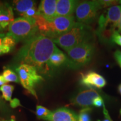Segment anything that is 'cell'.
Wrapping results in <instances>:
<instances>
[{
    "label": "cell",
    "mask_w": 121,
    "mask_h": 121,
    "mask_svg": "<svg viewBox=\"0 0 121 121\" xmlns=\"http://www.w3.org/2000/svg\"><path fill=\"white\" fill-rule=\"evenodd\" d=\"M58 50L52 39L42 34H37L25 42L16 54L15 60L19 65L32 66L38 72H46L51 68L50 57Z\"/></svg>",
    "instance_id": "6da1fadb"
},
{
    "label": "cell",
    "mask_w": 121,
    "mask_h": 121,
    "mask_svg": "<svg viewBox=\"0 0 121 121\" xmlns=\"http://www.w3.org/2000/svg\"><path fill=\"white\" fill-rule=\"evenodd\" d=\"M34 19L35 20L40 34L52 40L67 33L76 23L73 16H56L48 21L37 13Z\"/></svg>",
    "instance_id": "7a4b0ae2"
},
{
    "label": "cell",
    "mask_w": 121,
    "mask_h": 121,
    "mask_svg": "<svg viewBox=\"0 0 121 121\" xmlns=\"http://www.w3.org/2000/svg\"><path fill=\"white\" fill-rule=\"evenodd\" d=\"M121 19V4L109 7L105 14L100 16L97 34L103 42H111L113 33L117 31L116 29L120 30Z\"/></svg>",
    "instance_id": "3957f363"
},
{
    "label": "cell",
    "mask_w": 121,
    "mask_h": 121,
    "mask_svg": "<svg viewBox=\"0 0 121 121\" xmlns=\"http://www.w3.org/2000/svg\"><path fill=\"white\" fill-rule=\"evenodd\" d=\"M91 37V32L88 25L76 22L70 30L53 40L54 43L67 51L74 47L89 42Z\"/></svg>",
    "instance_id": "277c9868"
},
{
    "label": "cell",
    "mask_w": 121,
    "mask_h": 121,
    "mask_svg": "<svg viewBox=\"0 0 121 121\" xmlns=\"http://www.w3.org/2000/svg\"><path fill=\"white\" fill-rule=\"evenodd\" d=\"M38 28L34 18L20 17L15 19L9 26V35L15 39L16 42L25 41L37 34Z\"/></svg>",
    "instance_id": "5b68a950"
},
{
    "label": "cell",
    "mask_w": 121,
    "mask_h": 121,
    "mask_svg": "<svg viewBox=\"0 0 121 121\" xmlns=\"http://www.w3.org/2000/svg\"><path fill=\"white\" fill-rule=\"evenodd\" d=\"M16 71L24 88L38 99L34 87L37 84L43 81V78L38 73L37 69L27 64H20L16 69Z\"/></svg>",
    "instance_id": "8992f818"
},
{
    "label": "cell",
    "mask_w": 121,
    "mask_h": 121,
    "mask_svg": "<svg viewBox=\"0 0 121 121\" xmlns=\"http://www.w3.org/2000/svg\"><path fill=\"white\" fill-rule=\"evenodd\" d=\"M94 48L93 44L89 41L67 50L66 52L71 59V67H81L90 62L94 53Z\"/></svg>",
    "instance_id": "52a82bcc"
},
{
    "label": "cell",
    "mask_w": 121,
    "mask_h": 121,
    "mask_svg": "<svg viewBox=\"0 0 121 121\" xmlns=\"http://www.w3.org/2000/svg\"><path fill=\"white\" fill-rule=\"evenodd\" d=\"M102 9L99 1H85L78 2L75 10L78 22L88 25L94 20L98 11Z\"/></svg>",
    "instance_id": "ba28073f"
},
{
    "label": "cell",
    "mask_w": 121,
    "mask_h": 121,
    "mask_svg": "<svg viewBox=\"0 0 121 121\" xmlns=\"http://www.w3.org/2000/svg\"><path fill=\"white\" fill-rule=\"evenodd\" d=\"M101 96L95 89L89 88L80 91L71 99V104L78 107L87 108L93 105L95 98Z\"/></svg>",
    "instance_id": "9c48e42d"
},
{
    "label": "cell",
    "mask_w": 121,
    "mask_h": 121,
    "mask_svg": "<svg viewBox=\"0 0 121 121\" xmlns=\"http://www.w3.org/2000/svg\"><path fill=\"white\" fill-rule=\"evenodd\" d=\"M80 83L87 87L101 89L106 85L107 81L100 74L94 71H90L81 75Z\"/></svg>",
    "instance_id": "30bf717a"
},
{
    "label": "cell",
    "mask_w": 121,
    "mask_h": 121,
    "mask_svg": "<svg viewBox=\"0 0 121 121\" xmlns=\"http://www.w3.org/2000/svg\"><path fill=\"white\" fill-rule=\"evenodd\" d=\"M78 4L75 0H57L56 16H73Z\"/></svg>",
    "instance_id": "8fae6325"
},
{
    "label": "cell",
    "mask_w": 121,
    "mask_h": 121,
    "mask_svg": "<svg viewBox=\"0 0 121 121\" xmlns=\"http://www.w3.org/2000/svg\"><path fill=\"white\" fill-rule=\"evenodd\" d=\"M56 0H42L37 10V13L49 21L56 16Z\"/></svg>",
    "instance_id": "7c38bea8"
},
{
    "label": "cell",
    "mask_w": 121,
    "mask_h": 121,
    "mask_svg": "<svg viewBox=\"0 0 121 121\" xmlns=\"http://www.w3.org/2000/svg\"><path fill=\"white\" fill-rule=\"evenodd\" d=\"M48 121H78V116L66 108H60L52 112Z\"/></svg>",
    "instance_id": "4fadbf2b"
},
{
    "label": "cell",
    "mask_w": 121,
    "mask_h": 121,
    "mask_svg": "<svg viewBox=\"0 0 121 121\" xmlns=\"http://www.w3.org/2000/svg\"><path fill=\"white\" fill-rule=\"evenodd\" d=\"M14 20L13 7L5 3L0 13V31L4 30L10 26Z\"/></svg>",
    "instance_id": "5bb4252c"
},
{
    "label": "cell",
    "mask_w": 121,
    "mask_h": 121,
    "mask_svg": "<svg viewBox=\"0 0 121 121\" xmlns=\"http://www.w3.org/2000/svg\"><path fill=\"white\" fill-rule=\"evenodd\" d=\"M64 64H67L71 66L70 60H68L67 56L60 49L54 52L50 57L49 65L51 68L59 67Z\"/></svg>",
    "instance_id": "9a60e30c"
},
{
    "label": "cell",
    "mask_w": 121,
    "mask_h": 121,
    "mask_svg": "<svg viewBox=\"0 0 121 121\" xmlns=\"http://www.w3.org/2000/svg\"><path fill=\"white\" fill-rule=\"evenodd\" d=\"M13 7L16 12L22 14L29 9L35 7L36 2L32 0H17L13 1Z\"/></svg>",
    "instance_id": "2e32d148"
},
{
    "label": "cell",
    "mask_w": 121,
    "mask_h": 121,
    "mask_svg": "<svg viewBox=\"0 0 121 121\" xmlns=\"http://www.w3.org/2000/svg\"><path fill=\"white\" fill-rule=\"evenodd\" d=\"M14 86L10 84H4L0 87V91L2 93V98L7 102H11Z\"/></svg>",
    "instance_id": "e0dca14e"
},
{
    "label": "cell",
    "mask_w": 121,
    "mask_h": 121,
    "mask_svg": "<svg viewBox=\"0 0 121 121\" xmlns=\"http://www.w3.org/2000/svg\"><path fill=\"white\" fill-rule=\"evenodd\" d=\"M52 112L48 109L42 105H37L36 108V115L38 119H44V120H49Z\"/></svg>",
    "instance_id": "ac0fdd59"
},
{
    "label": "cell",
    "mask_w": 121,
    "mask_h": 121,
    "mask_svg": "<svg viewBox=\"0 0 121 121\" xmlns=\"http://www.w3.org/2000/svg\"><path fill=\"white\" fill-rule=\"evenodd\" d=\"M2 75L7 82H14L20 83L18 75L11 69H4L2 72Z\"/></svg>",
    "instance_id": "d6986e66"
},
{
    "label": "cell",
    "mask_w": 121,
    "mask_h": 121,
    "mask_svg": "<svg viewBox=\"0 0 121 121\" xmlns=\"http://www.w3.org/2000/svg\"><path fill=\"white\" fill-rule=\"evenodd\" d=\"M91 110L90 107L84 108L80 110L78 116V121H91L90 112Z\"/></svg>",
    "instance_id": "ffe728a7"
},
{
    "label": "cell",
    "mask_w": 121,
    "mask_h": 121,
    "mask_svg": "<svg viewBox=\"0 0 121 121\" xmlns=\"http://www.w3.org/2000/svg\"><path fill=\"white\" fill-rule=\"evenodd\" d=\"M37 10H36L35 7H33L32 8L29 9L28 11L25 12L22 14H21V16L24 17H28V18H34V16L37 15Z\"/></svg>",
    "instance_id": "44dd1931"
},
{
    "label": "cell",
    "mask_w": 121,
    "mask_h": 121,
    "mask_svg": "<svg viewBox=\"0 0 121 121\" xmlns=\"http://www.w3.org/2000/svg\"><path fill=\"white\" fill-rule=\"evenodd\" d=\"M100 4L102 8L103 7H108V6H116V4L119 3L120 1H111V0H104V1H99Z\"/></svg>",
    "instance_id": "7402d4cb"
},
{
    "label": "cell",
    "mask_w": 121,
    "mask_h": 121,
    "mask_svg": "<svg viewBox=\"0 0 121 121\" xmlns=\"http://www.w3.org/2000/svg\"><path fill=\"white\" fill-rule=\"evenodd\" d=\"M111 42L121 46V35L119 34L118 31H115L113 33L111 38Z\"/></svg>",
    "instance_id": "603a6c76"
},
{
    "label": "cell",
    "mask_w": 121,
    "mask_h": 121,
    "mask_svg": "<svg viewBox=\"0 0 121 121\" xmlns=\"http://www.w3.org/2000/svg\"><path fill=\"white\" fill-rule=\"evenodd\" d=\"M6 34L4 33H0V56H2L3 54L8 53L10 52L6 48L4 47L2 43V39L4 38Z\"/></svg>",
    "instance_id": "cb8c5ba5"
},
{
    "label": "cell",
    "mask_w": 121,
    "mask_h": 121,
    "mask_svg": "<svg viewBox=\"0 0 121 121\" xmlns=\"http://www.w3.org/2000/svg\"><path fill=\"white\" fill-rule=\"evenodd\" d=\"M0 112L3 113H7L10 112V109L4 101L1 95H0Z\"/></svg>",
    "instance_id": "d4e9b609"
},
{
    "label": "cell",
    "mask_w": 121,
    "mask_h": 121,
    "mask_svg": "<svg viewBox=\"0 0 121 121\" xmlns=\"http://www.w3.org/2000/svg\"><path fill=\"white\" fill-rule=\"evenodd\" d=\"M104 104L103 99L102 96H99V97H98L95 98L93 102V105L95 106L96 107H101L102 106H103Z\"/></svg>",
    "instance_id": "484cf974"
},
{
    "label": "cell",
    "mask_w": 121,
    "mask_h": 121,
    "mask_svg": "<svg viewBox=\"0 0 121 121\" xmlns=\"http://www.w3.org/2000/svg\"><path fill=\"white\" fill-rule=\"evenodd\" d=\"M103 107V113L104 114V118H104V120H103V121L99 120L98 121H113L112 120V119L110 117L109 114L108 110H107V109H106V108H105V104H104V105Z\"/></svg>",
    "instance_id": "4316f807"
},
{
    "label": "cell",
    "mask_w": 121,
    "mask_h": 121,
    "mask_svg": "<svg viewBox=\"0 0 121 121\" xmlns=\"http://www.w3.org/2000/svg\"><path fill=\"white\" fill-rule=\"evenodd\" d=\"M10 103V105L12 108H16L18 106H20L21 104L20 103V101L16 98H15L13 100H11Z\"/></svg>",
    "instance_id": "83f0119b"
},
{
    "label": "cell",
    "mask_w": 121,
    "mask_h": 121,
    "mask_svg": "<svg viewBox=\"0 0 121 121\" xmlns=\"http://www.w3.org/2000/svg\"><path fill=\"white\" fill-rule=\"evenodd\" d=\"M7 82L6 81L5 79L4 78V77L3 76L2 74H0V86H2L4 85V84H6Z\"/></svg>",
    "instance_id": "f1b7e54d"
},
{
    "label": "cell",
    "mask_w": 121,
    "mask_h": 121,
    "mask_svg": "<svg viewBox=\"0 0 121 121\" xmlns=\"http://www.w3.org/2000/svg\"><path fill=\"white\" fill-rule=\"evenodd\" d=\"M114 57L116 59H121V52L120 51H116L114 53Z\"/></svg>",
    "instance_id": "f546056e"
},
{
    "label": "cell",
    "mask_w": 121,
    "mask_h": 121,
    "mask_svg": "<svg viewBox=\"0 0 121 121\" xmlns=\"http://www.w3.org/2000/svg\"><path fill=\"white\" fill-rule=\"evenodd\" d=\"M0 121H16V120H15V117L13 116H11V119H10V120H4V119H1V120H0Z\"/></svg>",
    "instance_id": "4dcf8cb0"
},
{
    "label": "cell",
    "mask_w": 121,
    "mask_h": 121,
    "mask_svg": "<svg viewBox=\"0 0 121 121\" xmlns=\"http://www.w3.org/2000/svg\"><path fill=\"white\" fill-rule=\"evenodd\" d=\"M4 3L0 2V13H1V11H2L3 8H4Z\"/></svg>",
    "instance_id": "1f68e13d"
},
{
    "label": "cell",
    "mask_w": 121,
    "mask_h": 121,
    "mask_svg": "<svg viewBox=\"0 0 121 121\" xmlns=\"http://www.w3.org/2000/svg\"><path fill=\"white\" fill-rule=\"evenodd\" d=\"M116 60L117 61V62L119 66H120V67H121V59H116Z\"/></svg>",
    "instance_id": "d6a6232c"
},
{
    "label": "cell",
    "mask_w": 121,
    "mask_h": 121,
    "mask_svg": "<svg viewBox=\"0 0 121 121\" xmlns=\"http://www.w3.org/2000/svg\"><path fill=\"white\" fill-rule=\"evenodd\" d=\"M118 92H119V93L121 95V84L119 85L118 88Z\"/></svg>",
    "instance_id": "836d02e7"
},
{
    "label": "cell",
    "mask_w": 121,
    "mask_h": 121,
    "mask_svg": "<svg viewBox=\"0 0 121 121\" xmlns=\"http://www.w3.org/2000/svg\"><path fill=\"white\" fill-rule=\"evenodd\" d=\"M121 26V22H120V27Z\"/></svg>",
    "instance_id": "e575fe53"
},
{
    "label": "cell",
    "mask_w": 121,
    "mask_h": 121,
    "mask_svg": "<svg viewBox=\"0 0 121 121\" xmlns=\"http://www.w3.org/2000/svg\"><path fill=\"white\" fill-rule=\"evenodd\" d=\"M120 115L121 116V110H120Z\"/></svg>",
    "instance_id": "d590c367"
},
{
    "label": "cell",
    "mask_w": 121,
    "mask_h": 121,
    "mask_svg": "<svg viewBox=\"0 0 121 121\" xmlns=\"http://www.w3.org/2000/svg\"><path fill=\"white\" fill-rule=\"evenodd\" d=\"M120 30H121V26L120 27Z\"/></svg>",
    "instance_id": "8d00e7d4"
}]
</instances>
